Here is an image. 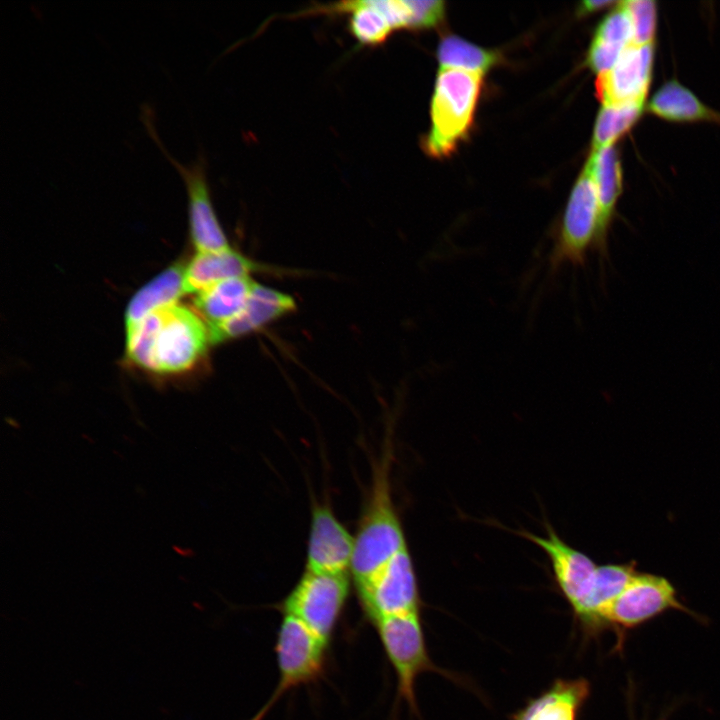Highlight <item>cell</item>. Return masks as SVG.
Returning <instances> with one entry per match:
<instances>
[{"label":"cell","instance_id":"obj_24","mask_svg":"<svg viewBox=\"0 0 720 720\" xmlns=\"http://www.w3.org/2000/svg\"><path fill=\"white\" fill-rule=\"evenodd\" d=\"M413 12L412 28L431 27L440 22L444 14V2L410 0Z\"/></svg>","mask_w":720,"mask_h":720},{"label":"cell","instance_id":"obj_20","mask_svg":"<svg viewBox=\"0 0 720 720\" xmlns=\"http://www.w3.org/2000/svg\"><path fill=\"white\" fill-rule=\"evenodd\" d=\"M646 110L671 122H714L720 112L704 104L691 90L675 79L665 82L649 100Z\"/></svg>","mask_w":720,"mask_h":720},{"label":"cell","instance_id":"obj_16","mask_svg":"<svg viewBox=\"0 0 720 720\" xmlns=\"http://www.w3.org/2000/svg\"><path fill=\"white\" fill-rule=\"evenodd\" d=\"M258 268L257 263L231 248L219 252H197L184 267L186 294H197L228 278L248 276Z\"/></svg>","mask_w":720,"mask_h":720},{"label":"cell","instance_id":"obj_6","mask_svg":"<svg viewBox=\"0 0 720 720\" xmlns=\"http://www.w3.org/2000/svg\"><path fill=\"white\" fill-rule=\"evenodd\" d=\"M668 610H677L699 618L678 598L673 584L665 577L637 572L625 589L603 613L605 629L617 636V650L622 649L625 634Z\"/></svg>","mask_w":720,"mask_h":720},{"label":"cell","instance_id":"obj_7","mask_svg":"<svg viewBox=\"0 0 720 720\" xmlns=\"http://www.w3.org/2000/svg\"><path fill=\"white\" fill-rule=\"evenodd\" d=\"M349 590L348 574L305 570L280 608L283 615L298 619L329 642L345 607Z\"/></svg>","mask_w":720,"mask_h":720},{"label":"cell","instance_id":"obj_13","mask_svg":"<svg viewBox=\"0 0 720 720\" xmlns=\"http://www.w3.org/2000/svg\"><path fill=\"white\" fill-rule=\"evenodd\" d=\"M294 299L278 290L255 283L243 309L228 321L208 327L211 344L256 331L269 322L295 310Z\"/></svg>","mask_w":720,"mask_h":720},{"label":"cell","instance_id":"obj_1","mask_svg":"<svg viewBox=\"0 0 720 720\" xmlns=\"http://www.w3.org/2000/svg\"><path fill=\"white\" fill-rule=\"evenodd\" d=\"M211 344L205 321L192 308L175 303L157 309L126 329V357L158 374L190 370Z\"/></svg>","mask_w":720,"mask_h":720},{"label":"cell","instance_id":"obj_26","mask_svg":"<svg viewBox=\"0 0 720 720\" xmlns=\"http://www.w3.org/2000/svg\"><path fill=\"white\" fill-rule=\"evenodd\" d=\"M660 720H666V715H664Z\"/></svg>","mask_w":720,"mask_h":720},{"label":"cell","instance_id":"obj_3","mask_svg":"<svg viewBox=\"0 0 720 720\" xmlns=\"http://www.w3.org/2000/svg\"><path fill=\"white\" fill-rule=\"evenodd\" d=\"M481 83L482 73L441 68L431 102V129L423 143L426 153L447 156L467 135Z\"/></svg>","mask_w":720,"mask_h":720},{"label":"cell","instance_id":"obj_25","mask_svg":"<svg viewBox=\"0 0 720 720\" xmlns=\"http://www.w3.org/2000/svg\"><path fill=\"white\" fill-rule=\"evenodd\" d=\"M618 3L619 2L604 1V0L584 1V2H582L581 6L579 7V12L581 14L592 13V12H596V11H599V10L607 8V7H611L613 5L616 6Z\"/></svg>","mask_w":720,"mask_h":720},{"label":"cell","instance_id":"obj_15","mask_svg":"<svg viewBox=\"0 0 720 720\" xmlns=\"http://www.w3.org/2000/svg\"><path fill=\"white\" fill-rule=\"evenodd\" d=\"M597 190L599 228L596 248L602 257L608 251V234L623 189L622 166L615 145L592 151L587 161Z\"/></svg>","mask_w":720,"mask_h":720},{"label":"cell","instance_id":"obj_21","mask_svg":"<svg viewBox=\"0 0 720 720\" xmlns=\"http://www.w3.org/2000/svg\"><path fill=\"white\" fill-rule=\"evenodd\" d=\"M644 104L603 105L597 116L592 151L614 145L639 120Z\"/></svg>","mask_w":720,"mask_h":720},{"label":"cell","instance_id":"obj_9","mask_svg":"<svg viewBox=\"0 0 720 720\" xmlns=\"http://www.w3.org/2000/svg\"><path fill=\"white\" fill-rule=\"evenodd\" d=\"M356 591L371 622L384 616L420 612L418 583L408 547L357 586Z\"/></svg>","mask_w":720,"mask_h":720},{"label":"cell","instance_id":"obj_5","mask_svg":"<svg viewBox=\"0 0 720 720\" xmlns=\"http://www.w3.org/2000/svg\"><path fill=\"white\" fill-rule=\"evenodd\" d=\"M328 644L298 619L283 615L275 644L278 682L250 720H262L286 693L318 680L324 672Z\"/></svg>","mask_w":720,"mask_h":720},{"label":"cell","instance_id":"obj_23","mask_svg":"<svg viewBox=\"0 0 720 720\" xmlns=\"http://www.w3.org/2000/svg\"><path fill=\"white\" fill-rule=\"evenodd\" d=\"M632 23L633 44H652L657 27V6L651 0H631L623 2Z\"/></svg>","mask_w":720,"mask_h":720},{"label":"cell","instance_id":"obj_17","mask_svg":"<svg viewBox=\"0 0 720 720\" xmlns=\"http://www.w3.org/2000/svg\"><path fill=\"white\" fill-rule=\"evenodd\" d=\"M632 42L631 19L623 2H619L595 31L588 51V66L598 75L608 72Z\"/></svg>","mask_w":720,"mask_h":720},{"label":"cell","instance_id":"obj_22","mask_svg":"<svg viewBox=\"0 0 720 720\" xmlns=\"http://www.w3.org/2000/svg\"><path fill=\"white\" fill-rule=\"evenodd\" d=\"M441 68L484 73L497 61L495 53L478 47L457 36L442 40L438 49Z\"/></svg>","mask_w":720,"mask_h":720},{"label":"cell","instance_id":"obj_8","mask_svg":"<svg viewBox=\"0 0 720 720\" xmlns=\"http://www.w3.org/2000/svg\"><path fill=\"white\" fill-rule=\"evenodd\" d=\"M599 228L597 190L589 166L585 165L569 197L551 264L584 266L587 254L596 248Z\"/></svg>","mask_w":720,"mask_h":720},{"label":"cell","instance_id":"obj_11","mask_svg":"<svg viewBox=\"0 0 720 720\" xmlns=\"http://www.w3.org/2000/svg\"><path fill=\"white\" fill-rule=\"evenodd\" d=\"M654 43H631L614 66L598 75L596 92L603 105L645 104L654 64Z\"/></svg>","mask_w":720,"mask_h":720},{"label":"cell","instance_id":"obj_4","mask_svg":"<svg viewBox=\"0 0 720 720\" xmlns=\"http://www.w3.org/2000/svg\"><path fill=\"white\" fill-rule=\"evenodd\" d=\"M397 678V698L404 700L410 711L419 715L415 685L425 672L450 674L432 661L424 635L420 612L381 617L372 622Z\"/></svg>","mask_w":720,"mask_h":720},{"label":"cell","instance_id":"obj_2","mask_svg":"<svg viewBox=\"0 0 720 720\" xmlns=\"http://www.w3.org/2000/svg\"><path fill=\"white\" fill-rule=\"evenodd\" d=\"M389 458L384 455L376 466L370 496L354 536L350 574L355 587L365 583L407 548L392 499Z\"/></svg>","mask_w":720,"mask_h":720},{"label":"cell","instance_id":"obj_12","mask_svg":"<svg viewBox=\"0 0 720 720\" xmlns=\"http://www.w3.org/2000/svg\"><path fill=\"white\" fill-rule=\"evenodd\" d=\"M354 551V536L338 520L327 504H315L307 546V571L349 574Z\"/></svg>","mask_w":720,"mask_h":720},{"label":"cell","instance_id":"obj_14","mask_svg":"<svg viewBox=\"0 0 720 720\" xmlns=\"http://www.w3.org/2000/svg\"><path fill=\"white\" fill-rule=\"evenodd\" d=\"M590 691L585 678L556 679L513 713L511 720H578Z\"/></svg>","mask_w":720,"mask_h":720},{"label":"cell","instance_id":"obj_10","mask_svg":"<svg viewBox=\"0 0 720 720\" xmlns=\"http://www.w3.org/2000/svg\"><path fill=\"white\" fill-rule=\"evenodd\" d=\"M517 534L547 554L555 581L576 617L591 594L598 566L585 553L561 539L549 525L544 537L528 531H518Z\"/></svg>","mask_w":720,"mask_h":720},{"label":"cell","instance_id":"obj_19","mask_svg":"<svg viewBox=\"0 0 720 720\" xmlns=\"http://www.w3.org/2000/svg\"><path fill=\"white\" fill-rule=\"evenodd\" d=\"M184 265L176 263L166 268L140 288L125 311L126 329L136 325L153 311L177 303L186 294Z\"/></svg>","mask_w":720,"mask_h":720},{"label":"cell","instance_id":"obj_18","mask_svg":"<svg viewBox=\"0 0 720 720\" xmlns=\"http://www.w3.org/2000/svg\"><path fill=\"white\" fill-rule=\"evenodd\" d=\"M255 283L249 276L217 282L196 294L193 309L208 327L222 324L243 309Z\"/></svg>","mask_w":720,"mask_h":720}]
</instances>
